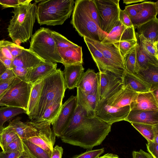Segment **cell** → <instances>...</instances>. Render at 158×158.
I'll return each mask as SVG.
<instances>
[{
  "instance_id": "cell-1",
  "label": "cell",
  "mask_w": 158,
  "mask_h": 158,
  "mask_svg": "<svg viewBox=\"0 0 158 158\" xmlns=\"http://www.w3.org/2000/svg\"><path fill=\"white\" fill-rule=\"evenodd\" d=\"M138 93L124 86L123 83L98 101L95 114L96 117L111 125L125 121L131 110L130 105L136 99Z\"/></svg>"
},
{
  "instance_id": "cell-2",
  "label": "cell",
  "mask_w": 158,
  "mask_h": 158,
  "mask_svg": "<svg viewBox=\"0 0 158 158\" xmlns=\"http://www.w3.org/2000/svg\"><path fill=\"white\" fill-rule=\"evenodd\" d=\"M37 7L35 2L21 4L14 8L12 11L14 15L7 28L9 35L13 42L24 43L32 37Z\"/></svg>"
},
{
  "instance_id": "cell-3",
  "label": "cell",
  "mask_w": 158,
  "mask_h": 158,
  "mask_svg": "<svg viewBox=\"0 0 158 158\" xmlns=\"http://www.w3.org/2000/svg\"><path fill=\"white\" fill-rule=\"evenodd\" d=\"M73 0H41L37 6L36 18L40 25H61L70 16Z\"/></svg>"
},
{
  "instance_id": "cell-4",
  "label": "cell",
  "mask_w": 158,
  "mask_h": 158,
  "mask_svg": "<svg viewBox=\"0 0 158 158\" xmlns=\"http://www.w3.org/2000/svg\"><path fill=\"white\" fill-rule=\"evenodd\" d=\"M66 89L63 71L60 69H57L44 78L40 99L34 120H39L45 109L52 102L60 99H63Z\"/></svg>"
},
{
  "instance_id": "cell-5",
  "label": "cell",
  "mask_w": 158,
  "mask_h": 158,
  "mask_svg": "<svg viewBox=\"0 0 158 158\" xmlns=\"http://www.w3.org/2000/svg\"><path fill=\"white\" fill-rule=\"evenodd\" d=\"M44 61L63 64L51 30L44 27L36 31L31 37L29 49Z\"/></svg>"
},
{
  "instance_id": "cell-6",
  "label": "cell",
  "mask_w": 158,
  "mask_h": 158,
  "mask_svg": "<svg viewBox=\"0 0 158 158\" xmlns=\"http://www.w3.org/2000/svg\"><path fill=\"white\" fill-rule=\"evenodd\" d=\"M71 23L83 37L101 42L108 35L102 31L87 12L81 0L75 1Z\"/></svg>"
},
{
  "instance_id": "cell-7",
  "label": "cell",
  "mask_w": 158,
  "mask_h": 158,
  "mask_svg": "<svg viewBox=\"0 0 158 158\" xmlns=\"http://www.w3.org/2000/svg\"><path fill=\"white\" fill-rule=\"evenodd\" d=\"M32 84L21 81L8 89L0 97V106L21 108L27 112Z\"/></svg>"
},
{
  "instance_id": "cell-8",
  "label": "cell",
  "mask_w": 158,
  "mask_h": 158,
  "mask_svg": "<svg viewBox=\"0 0 158 158\" xmlns=\"http://www.w3.org/2000/svg\"><path fill=\"white\" fill-rule=\"evenodd\" d=\"M99 17L100 29L108 34L119 20V0H94Z\"/></svg>"
},
{
  "instance_id": "cell-9",
  "label": "cell",
  "mask_w": 158,
  "mask_h": 158,
  "mask_svg": "<svg viewBox=\"0 0 158 158\" xmlns=\"http://www.w3.org/2000/svg\"><path fill=\"white\" fill-rule=\"evenodd\" d=\"M43 61L44 60L29 49L24 48L21 53L13 61L12 69L17 77L25 81L28 72Z\"/></svg>"
},
{
  "instance_id": "cell-10",
  "label": "cell",
  "mask_w": 158,
  "mask_h": 158,
  "mask_svg": "<svg viewBox=\"0 0 158 158\" xmlns=\"http://www.w3.org/2000/svg\"><path fill=\"white\" fill-rule=\"evenodd\" d=\"M77 106V98L71 96L62 104L60 112L52 124V131L60 137L69 124Z\"/></svg>"
},
{
  "instance_id": "cell-11",
  "label": "cell",
  "mask_w": 158,
  "mask_h": 158,
  "mask_svg": "<svg viewBox=\"0 0 158 158\" xmlns=\"http://www.w3.org/2000/svg\"><path fill=\"white\" fill-rule=\"evenodd\" d=\"M38 121L35 136L27 139L51 154L56 136L51 128L50 123L46 121Z\"/></svg>"
},
{
  "instance_id": "cell-12",
  "label": "cell",
  "mask_w": 158,
  "mask_h": 158,
  "mask_svg": "<svg viewBox=\"0 0 158 158\" xmlns=\"http://www.w3.org/2000/svg\"><path fill=\"white\" fill-rule=\"evenodd\" d=\"M95 114L88 112L77 102L74 114L67 127L60 137L61 140L78 131Z\"/></svg>"
},
{
  "instance_id": "cell-13",
  "label": "cell",
  "mask_w": 158,
  "mask_h": 158,
  "mask_svg": "<svg viewBox=\"0 0 158 158\" xmlns=\"http://www.w3.org/2000/svg\"><path fill=\"white\" fill-rule=\"evenodd\" d=\"M88 39L106 58L123 72H125L124 59L118 48L114 44L103 43L100 41Z\"/></svg>"
},
{
  "instance_id": "cell-14",
  "label": "cell",
  "mask_w": 158,
  "mask_h": 158,
  "mask_svg": "<svg viewBox=\"0 0 158 158\" xmlns=\"http://www.w3.org/2000/svg\"><path fill=\"white\" fill-rule=\"evenodd\" d=\"M97 74L98 94V101L105 98L122 83L121 77L110 72H99Z\"/></svg>"
},
{
  "instance_id": "cell-15",
  "label": "cell",
  "mask_w": 158,
  "mask_h": 158,
  "mask_svg": "<svg viewBox=\"0 0 158 158\" xmlns=\"http://www.w3.org/2000/svg\"><path fill=\"white\" fill-rule=\"evenodd\" d=\"M83 38L99 72L109 71L122 78L125 72H123L106 58L102 53L89 41L88 39Z\"/></svg>"
},
{
  "instance_id": "cell-16",
  "label": "cell",
  "mask_w": 158,
  "mask_h": 158,
  "mask_svg": "<svg viewBox=\"0 0 158 158\" xmlns=\"http://www.w3.org/2000/svg\"><path fill=\"white\" fill-rule=\"evenodd\" d=\"M133 40H137L134 26L127 27L119 20L106 37L101 42L113 44Z\"/></svg>"
},
{
  "instance_id": "cell-17",
  "label": "cell",
  "mask_w": 158,
  "mask_h": 158,
  "mask_svg": "<svg viewBox=\"0 0 158 158\" xmlns=\"http://www.w3.org/2000/svg\"><path fill=\"white\" fill-rule=\"evenodd\" d=\"M24 48L17 44L6 40H2L0 44V61L6 69H12V62Z\"/></svg>"
},
{
  "instance_id": "cell-18",
  "label": "cell",
  "mask_w": 158,
  "mask_h": 158,
  "mask_svg": "<svg viewBox=\"0 0 158 158\" xmlns=\"http://www.w3.org/2000/svg\"><path fill=\"white\" fill-rule=\"evenodd\" d=\"M18 117L10 121L9 125L22 139H28L35 136L39 121L33 120L24 123Z\"/></svg>"
},
{
  "instance_id": "cell-19",
  "label": "cell",
  "mask_w": 158,
  "mask_h": 158,
  "mask_svg": "<svg viewBox=\"0 0 158 158\" xmlns=\"http://www.w3.org/2000/svg\"><path fill=\"white\" fill-rule=\"evenodd\" d=\"M57 67L56 63L43 61L28 72L25 81L32 84L54 72Z\"/></svg>"
},
{
  "instance_id": "cell-20",
  "label": "cell",
  "mask_w": 158,
  "mask_h": 158,
  "mask_svg": "<svg viewBox=\"0 0 158 158\" xmlns=\"http://www.w3.org/2000/svg\"><path fill=\"white\" fill-rule=\"evenodd\" d=\"M131 110L158 111V102L152 92L139 93L136 99L130 105Z\"/></svg>"
},
{
  "instance_id": "cell-21",
  "label": "cell",
  "mask_w": 158,
  "mask_h": 158,
  "mask_svg": "<svg viewBox=\"0 0 158 158\" xmlns=\"http://www.w3.org/2000/svg\"><path fill=\"white\" fill-rule=\"evenodd\" d=\"M141 10L131 22L135 29L137 27L156 18L158 13V1L156 2L145 1Z\"/></svg>"
},
{
  "instance_id": "cell-22",
  "label": "cell",
  "mask_w": 158,
  "mask_h": 158,
  "mask_svg": "<svg viewBox=\"0 0 158 158\" xmlns=\"http://www.w3.org/2000/svg\"><path fill=\"white\" fill-rule=\"evenodd\" d=\"M64 66V69L63 73L66 88L71 89L76 88L84 72L82 64L77 63Z\"/></svg>"
},
{
  "instance_id": "cell-23",
  "label": "cell",
  "mask_w": 158,
  "mask_h": 158,
  "mask_svg": "<svg viewBox=\"0 0 158 158\" xmlns=\"http://www.w3.org/2000/svg\"><path fill=\"white\" fill-rule=\"evenodd\" d=\"M124 86H128L132 90L137 93H142L151 91L152 85L145 81L137 74L125 72L122 78Z\"/></svg>"
},
{
  "instance_id": "cell-24",
  "label": "cell",
  "mask_w": 158,
  "mask_h": 158,
  "mask_svg": "<svg viewBox=\"0 0 158 158\" xmlns=\"http://www.w3.org/2000/svg\"><path fill=\"white\" fill-rule=\"evenodd\" d=\"M151 125L158 124V111L131 110L125 120Z\"/></svg>"
},
{
  "instance_id": "cell-25",
  "label": "cell",
  "mask_w": 158,
  "mask_h": 158,
  "mask_svg": "<svg viewBox=\"0 0 158 158\" xmlns=\"http://www.w3.org/2000/svg\"><path fill=\"white\" fill-rule=\"evenodd\" d=\"M98 87L97 73L94 70L89 69L83 74L76 87L86 94L94 93Z\"/></svg>"
},
{
  "instance_id": "cell-26",
  "label": "cell",
  "mask_w": 158,
  "mask_h": 158,
  "mask_svg": "<svg viewBox=\"0 0 158 158\" xmlns=\"http://www.w3.org/2000/svg\"><path fill=\"white\" fill-rule=\"evenodd\" d=\"M43 81V78L32 84L27 112L31 121L34 120L35 117Z\"/></svg>"
},
{
  "instance_id": "cell-27",
  "label": "cell",
  "mask_w": 158,
  "mask_h": 158,
  "mask_svg": "<svg viewBox=\"0 0 158 158\" xmlns=\"http://www.w3.org/2000/svg\"><path fill=\"white\" fill-rule=\"evenodd\" d=\"M58 51L63 61V65L83 63L82 47L58 48Z\"/></svg>"
},
{
  "instance_id": "cell-28",
  "label": "cell",
  "mask_w": 158,
  "mask_h": 158,
  "mask_svg": "<svg viewBox=\"0 0 158 158\" xmlns=\"http://www.w3.org/2000/svg\"><path fill=\"white\" fill-rule=\"evenodd\" d=\"M136 35H141L153 43H158V19L151 20L137 27Z\"/></svg>"
},
{
  "instance_id": "cell-29",
  "label": "cell",
  "mask_w": 158,
  "mask_h": 158,
  "mask_svg": "<svg viewBox=\"0 0 158 158\" xmlns=\"http://www.w3.org/2000/svg\"><path fill=\"white\" fill-rule=\"evenodd\" d=\"M77 88V102L88 112L95 114V111L98 98V87L94 92L88 94H85L79 88Z\"/></svg>"
},
{
  "instance_id": "cell-30",
  "label": "cell",
  "mask_w": 158,
  "mask_h": 158,
  "mask_svg": "<svg viewBox=\"0 0 158 158\" xmlns=\"http://www.w3.org/2000/svg\"><path fill=\"white\" fill-rule=\"evenodd\" d=\"M24 153L28 158H51V154L27 139H22Z\"/></svg>"
},
{
  "instance_id": "cell-31",
  "label": "cell",
  "mask_w": 158,
  "mask_h": 158,
  "mask_svg": "<svg viewBox=\"0 0 158 158\" xmlns=\"http://www.w3.org/2000/svg\"><path fill=\"white\" fill-rule=\"evenodd\" d=\"M137 74L152 85L151 90L158 87V65L150 64L146 69H140Z\"/></svg>"
},
{
  "instance_id": "cell-32",
  "label": "cell",
  "mask_w": 158,
  "mask_h": 158,
  "mask_svg": "<svg viewBox=\"0 0 158 158\" xmlns=\"http://www.w3.org/2000/svg\"><path fill=\"white\" fill-rule=\"evenodd\" d=\"M63 99H60L52 102L45 109L41 118L38 121H47L52 125L60 110Z\"/></svg>"
},
{
  "instance_id": "cell-33",
  "label": "cell",
  "mask_w": 158,
  "mask_h": 158,
  "mask_svg": "<svg viewBox=\"0 0 158 158\" xmlns=\"http://www.w3.org/2000/svg\"><path fill=\"white\" fill-rule=\"evenodd\" d=\"M23 113L27 114V111L21 108L8 106L0 107V133L3 128V125L5 123Z\"/></svg>"
},
{
  "instance_id": "cell-34",
  "label": "cell",
  "mask_w": 158,
  "mask_h": 158,
  "mask_svg": "<svg viewBox=\"0 0 158 158\" xmlns=\"http://www.w3.org/2000/svg\"><path fill=\"white\" fill-rule=\"evenodd\" d=\"M136 51L137 61L140 69H146L150 64L158 65V59L145 52L138 43L136 46Z\"/></svg>"
},
{
  "instance_id": "cell-35",
  "label": "cell",
  "mask_w": 158,
  "mask_h": 158,
  "mask_svg": "<svg viewBox=\"0 0 158 158\" xmlns=\"http://www.w3.org/2000/svg\"><path fill=\"white\" fill-rule=\"evenodd\" d=\"M136 46L126 55L124 60L126 70L131 73L137 74L140 69L136 58Z\"/></svg>"
},
{
  "instance_id": "cell-36",
  "label": "cell",
  "mask_w": 158,
  "mask_h": 158,
  "mask_svg": "<svg viewBox=\"0 0 158 158\" xmlns=\"http://www.w3.org/2000/svg\"><path fill=\"white\" fill-rule=\"evenodd\" d=\"M0 134V146L3 151L9 143L19 137L9 125L3 127Z\"/></svg>"
},
{
  "instance_id": "cell-37",
  "label": "cell",
  "mask_w": 158,
  "mask_h": 158,
  "mask_svg": "<svg viewBox=\"0 0 158 158\" xmlns=\"http://www.w3.org/2000/svg\"><path fill=\"white\" fill-rule=\"evenodd\" d=\"M139 40L141 48L148 55L158 59V43H153L145 38L141 35H136Z\"/></svg>"
},
{
  "instance_id": "cell-38",
  "label": "cell",
  "mask_w": 158,
  "mask_h": 158,
  "mask_svg": "<svg viewBox=\"0 0 158 158\" xmlns=\"http://www.w3.org/2000/svg\"><path fill=\"white\" fill-rule=\"evenodd\" d=\"M131 125L147 140L153 141L154 137V125L131 123Z\"/></svg>"
},
{
  "instance_id": "cell-39",
  "label": "cell",
  "mask_w": 158,
  "mask_h": 158,
  "mask_svg": "<svg viewBox=\"0 0 158 158\" xmlns=\"http://www.w3.org/2000/svg\"><path fill=\"white\" fill-rule=\"evenodd\" d=\"M81 2L87 12L100 28L99 14L94 0H81Z\"/></svg>"
},
{
  "instance_id": "cell-40",
  "label": "cell",
  "mask_w": 158,
  "mask_h": 158,
  "mask_svg": "<svg viewBox=\"0 0 158 158\" xmlns=\"http://www.w3.org/2000/svg\"><path fill=\"white\" fill-rule=\"evenodd\" d=\"M137 44V40H129L113 43L119 49L124 59L126 55Z\"/></svg>"
},
{
  "instance_id": "cell-41",
  "label": "cell",
  "mask_w": 158,
  "mask_h": 158,
  "mask_svg": "<svg viewBox=\"0 0 158 158\" xmlns=\"http://www.w3.org/2000/svg\"><path fill=\"white\" fill-rule=\"evenodd\" d=\"M51 33L58 48H77L79 46L69 40L65 37L57 32L51 31Z\"/></svg>"
},
{
  "instance_id": "cell-42",
  "label": "cell",
  "mask_w": 158,
  "mask_h": 158,
  "mask_svg": "<svg viewBox=\"0 0 158 158\" xmlns=\"http://www.w3.org/2000/svg\"><path fill=\"white\" fill-rule=\"evenodd\" d=\"M143 2L140 3L128 5L125 7L124 10L130 18L131 22L137 17L141 10Z\"/></svg>"
},
{
  "instance_id": "cell-43",
  "label": "cell",
  "mask_w": 158,
  "mask_h": 158,
  "mask_svg": "<svg viewBox=\"0 0 158 158\" xmlns=\"http://www.w3.org/2000/svg\"><path fill=\"white\" fill-rule=\"evenodd\" d=\"M24 151L22 139L19 137L9 143L3 152L24 153Z\"/></svg>"
},
{
  "instance_id": "cell-44",
  "label": "cell",
  "mask_w": 158,
  "mask_h": 158,
  "mask_svg": "<svg viewBox=\"0 0 158 158\" xmlns=\"http://www.w3.org/2000/svg\"><path fill=\"white\" fill-rule=\"evenodd\" d=\"M104 152L103 148L94 150H87L85 152L73 156L72 158H98Z\"/></svg>"
},
{
  "instance_id": "cell-45",
  "label": "cell",
  "mask_w": 158,
  "mask_h": 158,
  "mask_svg": "<svg viewBox=\"0 0 158 158\" xmlns=\"http://www.w3.org/2000/svg\"><path fill=\"white\" fill-rule=\"evenodd\" d=\"M21 81L17 77L7 80L0 81V90H5Z\"/></svg>"
},
{
  "instance_id": "cell-46",
  "label": "cell",
  "mask_w": 158,
  "mask_h": 158,
  "mask_svg": "<svg viewBox=\"0 0 158 158\" xmlns=\"http://www.w3.org/2000/svg\"><path fill=\"white\" fill-rule=\"evenodd\" d=\"M146 144L148 151L153 158H158V143L151 141H148Z\"/></svg>"
},
{
  "instance_id": "cell-47",
  "label": "cell",
  "mask_w": 158,
  "mask_h": 158,
  "mask_svg": "<svg viewBox=\"0 0 158 158\" xmlns=\"http://www.w3.org/2000/svg\"><path fill=\"white\" fill-rule=\"evenodd\" d=\"M119 20L124 26L131 27L133 26L130 18L124 10L120 9L119 13Z\"/></svg>"
},
{
  "instance_id": "cell-48",
  "label": "cell",
  "mask_w": 158,
  "mask_h": 158,
  "mask_svg": "<svg viewBox=\"0 0 158 158\" xmlns=\"http://www.w3.org/2000/svg\"><path fill=\"white\" fill-rule=\"evenodd\" d=\"M0 5L3 8H14L20 5V4L19 0H0Z\"/></svg>"
},
{
  "instance_id": "cell-49",
  "label": "cell",
  "mask_w": 158,
  "mask_h": 158,
  "mask_svg": "<svg viewBox=\"0 0 158 158\" xmlns=\"http://www.w3.org/2000/svg\"><path fill=\"white\" fill-rule=\"evenodd\" d=\"M23 153L19 152H0V158H19Z\"/></svg>"
},
{
  "instance_id": "cell-50",
  "label": "cell",
  "mask_w": 158,
  "mask_h": 158,
  "mask_svg": "<svg viewBox=\"0 0 158 158\" xmlns=\"http://www.w3.org/2000/svg\"><path fill=\"white\" fill-rule=\"evenodd\" d=\"M132 156L133 158H153L149 153L142 149H140L139 151H133Z\"/></svg>"
},
{
  "instance_id": "cell-51",
  "label": "cell",
  "mask_w": 158,
  "mask_h": 158,
  "mask_svg": "<svg viewBox=\"0 0 158 158\" xmlns=\"http://www.w3.org/2000/svg\"><path fill=\"white\" fill-rule=\"evenodd\" d=\"M16 77L12 69H6L0 76V81L7 80Z\"/></svg>"
},
{
  "instance_id": "cell-52",
  "label": "cell",
  "mask_w": 158,
  "mask_h": 158,
  "mask_svg": "<svg viewBox=\"0 0 158 158\" xmlns=\"http://www.w3.org/2000/svg\"><path fill=\"white\" fill-rule=\"evenodd\" d=\"M63 149L62 147L57 145L53 148L51 158H62Z\"/></svg>"
},
{
  "instance_id": "cell-53",
  "label": "cell",
  "mask_w": 158,
  "mask_h": 158,
  "mask_svg": "<svg viewBox=\"0 0 158 158\" xmlns=\"http://www.w3.org/2000/svg\"><path fill=\"white\" fill-rule=\"evenodd\" d=\"M153 141L158 143V124L154 125V137Z\"/></svg>"
},
{
  "instance_id": "cell-54",
  "label": "cell",
  "mask_w": 158,
  "mask_h": 158,
  "mask_svg": "<svg viewBox=\"0 0 158 158\" xmlns=\"http://www.w3.org/2000/svg\"><path fill=\"white\" fill-rule=\"evenodd\" d=\"M98 158H119L117 155L111 153H107Z\"/></svg>"
},
{
  "instance_id": "cell-55",
  "label": "cell",
  "mask_w": 158,
  "mask_h": 158,
  "mask_svg": "<svg viewBox=\"0 0 158 158\" xmlns=\"http://www.w3.org/2000/svg\"><path fill=\"white\" fill-rule=\"evenodd\" d=\"M123 3L126 5H128L133 3H136L137 2H142L145 0H123Z\"/></svg>"
},
{
  "instance_id": "cell-56",
  "label": "cell",
  "mask_w": 158,
  "mask_h": 158,
  "mask_svg": "<svg viewBox=\"0 0 158 158\" xmlns=\"http://www.w3.org/2000/svg\"><path fill=\"white\" fill-rule=\"evenodd\" d=\"M157 101L158 102V87L152 89L151 90Z\"/></svg>"
},
{
  "instance_id": "cell-57",
  "label": "cell",
  "mask_w": 158,
  "mask_h": 158,
  "mask_svg": "<svg viewBox=\"0 0 158 158\" xmlns=\"http://www.w3.org/2000/svg\"><path fill=\"white\" fill-rule=\"evenodd\" d=\"M5 66L0 61V76L2 75L6 70Z\"/></svg>"
},
{
  "instance_id": "cell-58",
  "label": "cell",
  "mask_w": 158,
  "mask_h": 158,
  "mask_svg": "<svg viewBox=\"0 0 158 158\" xmlns=\"http://www.w3.org/2000/svg\"><path fill=\"white\" fill-rule=\"evenodd\" d=\"M7 89L5 90H0V97L6 92Z\"/></svg>"
},
{
  "instance_id": "cell-59",
  "label": "cell",
  "mask_w": 158,
  "mask_h": 158,
  "mask_svg": "<svg viewBox=\"0 0 158 158\" xmlns=\"http://www.w3.org/2000/svg\"><path fill=\"white\" fill-rule=\"evenodd\" d=\"M19 158H27V156L25 155L24 153H23V154L19 157Z\"/></svg>"
},
{
  "instance_id": "cell-60",
  "label": "cell",
  "mask_w": 158,
  "mask_h": 158,
  "mask_svg": "<svg viewBox=\"0 0 158 158\" xmlns=\"http://www.w3.org/2000/svg\"><path fill=\"white\" fill-rule=\"evenodd\" d=\"M2 42V40H0V44H1Z\"/></svg>"
},
{
  "instance_id": "cell-61",
  "label": "cell",
  "mask_w": 158,
  "mask_h": 158,
  "mask_svg": "<svg viewBox=\"0 0 158 158\" xmlns=\"http://www.w3.org/2000/svg\"></svg>"
},
{
  "instance_id": "cell-62",
  "label": "cell",
  "mask_w": 158,
  "mask_h": 158,
  "mask_svg": "<svg viewBox=\"0 0 158 158\" xmlns=\"http://www.w3.org/2000/svg\"></svg>"
},
{
  "instance_id": "cell-63",
  "label": "cell",
  "mask_w": 158,
  "mask_h": 158,
  "mask_svg": "<svg viewBox=\"0 0 158 158\" xmlns=\"http://www.w3.org/2000/svg\"></svg>"
}]
</instances>
